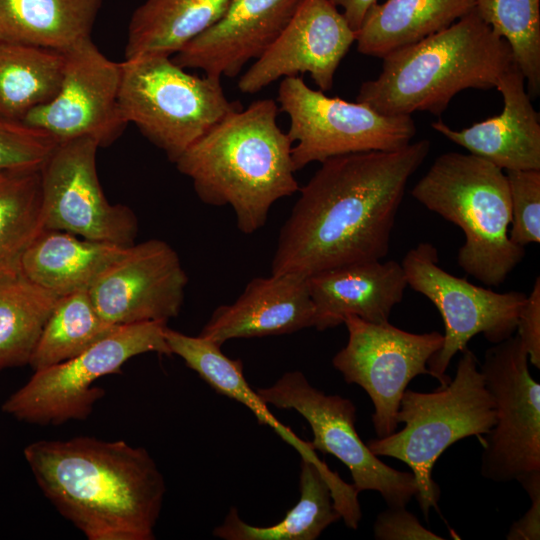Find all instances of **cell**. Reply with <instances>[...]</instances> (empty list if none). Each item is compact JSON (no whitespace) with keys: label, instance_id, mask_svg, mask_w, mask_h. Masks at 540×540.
<instances>
[{"label":"cell","instance_id":"e575fe53","mask_svg":"<svg viewBox=\"0 0 540 540\" xmlns=\"http://www.w3.org/2000/svg\"><path fill=\"white\" fill-rule=\"evenodd\" d=\"M376 540H443L444 538L425 528L404 507H388L380 512L373 525Z\"/></svg>","mask_w":540,"mask_h":540},{"label":"cell","instance_id":"7c38bea8","mask_svg":"<svg viewBox=\"0 0 540 540\" xmlns=\"http://www.w3.org/2000/svg\"><path fill=\"white\" fill-rule=\"evenodd\" d=\"M256 391L267 405L304 417L313 432L312 449L338 458L349 469L358 493L377 491L388 507H404L415 497L413 474L386 465L358 435L356 407L350 399L316 389L300 371L287 372L272 386Z\"/></svg>","mask_w":540,"mask_h":540},{"label":"cell","instance_id":"603a6c76","mask_svg":"<svg viewBox=\"0 0 540 540\" xmlns=\"http://www.w3.org/2000/svg\"><path fill=\"white\" fill-rule=\"evenodd\" d=\"M127 247L44 229L25 252L21 273L59 297L88 292Z\"/></svg>","mask_w":540,"mask_h":540},{"label":"cell","instance_id":"5bb4252c","mask_svg":"<svg viewBox=\"0 0 540 540\" xmlns=\"http://www.w3.org/2000/svg\"><path fill=\"white\" fill-rule=\"evenodd\" d=\"M98 148L89 138L56 143L40 168L44 229L130 246L138 221L128 206L107 200L97 175Z\"/></svg>","mask_w":540,"mask_h":540},{"label":"cell","instance_id":"f546056e","mask_svg":"<svg viewBox=\"0 0 540 540\" xmlns=\"http://www.w3.org/2000/svg\"><path fill=\"white\" fill-rule=\"evenodd\" d=\"M43 230L40 168L0 170V278L21 272L25 252Z\"/></svg>","mask_w":540,"mask_h":540},{"label":"cell","instance_id":"9c48e42d","mask_svg":"<svg viewBox=\"0 0 540 540\" xmlns=\"http://www.w3.org/2000/svg\"><path fill=\"white\" fill-rule=\"evenodd\" d=\"M277 103L290 118L287 132L297 170L340 155L392 151L405 147L417 132L411 115H386L362 102L328 97L300 76L280 82Z\"/></svg>","mask_w":540,"mask_h":540},{"label":"cell","instance_id":"ffe728a7","mask_svg":"<svg viewBox=\"0 0 540 540\" xmlns=\"http://www.w3.org/2000/svg\"><path fill=\"white\" fill-rule=\"evenodd\" d=\"M307 278L296 273L253 278L232 304L216 308L199 335L222 346L235 338L290 334L314 327Z\"/></svg>","mask_w":540,"mask_h":540},{"label":"cell","instance_id":"52a82bcc","mask_svg":"<svg viewBox=\"0 0 540 540\" xmlns=\"http://www.w3.org/2000/svg\"><path fill=\"white\" fill-rule=\"evenodd\" d=\"M119 107L125 122L175 163L242 105L226 97L221 79L190 74L169 56L146 55L121 62Z\"/></svg>","mask_w":540,"mask_h":540},{"label":"cell","instance_id":"4dcf8cb0","mask_svg":"<svg viewBox=\"0 0 540 540\" xmlns=\"http://www.w3.org/2000/svg\"><path fill=\"white\" fill-rule=\"evenodd\" d=\"M118 326L105 321L87 291L59 298L29 365L34 371L70 360Z\"/></svg>","mask_w":540,"mask_h":540},{"label":"cell","instance_id":"484cf974","mask_svg":"<svg viewBox=\"0 0 540 540\" xmlns=\"http://www.w3.org/2000/svg\"><path fill=\"white\" fill-rule=\"evenodd\" d=\"M229 0H146L132 14L125 59L171 57L214 25Z\"/></svg>","mask_w":540,"mask_h":540},{"label":"cell","instance_id":"30bf717a","mask_svg":"<svg viewBox=\"0 0 540 540\" xmlns=\"http://www.w3.org/2000/svg\"><path fill=\"white\" fill-rule=\"evenodd\" d=\"M528 362L514 334L488 348L480 365L496 410L493 427L481 438L480 474L493 482L520 483L540 473V384Z\"/></svg>","mask_w":540,"mask_h":540},{"label":"cell","instance_id":"f1b7e54d","mask_svg":"<svg viewBox=\"0 0 540 540\" xmlns=\"http://www.w3.org/2000/svg\"><path fill=\"white\" fill-rule=\"evenodd\" d=\"M59 298L21 272L0 278V370L29 364Z\"/></svg>","mask_w":540,"mask_h":540},{"label":"cell","instance_id":"ac0fdd59","mask_svg":"<svg viewBox=\"0 0 540 540\" xmlns=\"http://www.w3.org/2000/svg\"><path fill=\"white\" fill-rule=\"evenodd\" d=\"M304 0H229L222 17L173 55L178 66L234 78L273 44Z\"/></svg>","mask_w":540,"mask_h":540},{"label":"cell","instance_id":"7402d4cb","mask_svg":"<svg viewBox=\"0 0 540 540\" xmlns=\"http://www.w3.org/2000/svg\"><path fill=\"white\" fill-rule=\"evenodd\" d=\"M408 286L401 263L395 260L348 264L307 277L314 305V327L334 328L349 316L373 323L389 322L393 308Z\"/></svg>","mask_w":540,"mask_h":540},{"label":"cell","instance_id":"74e56055","mask_svg":"<svg viewBox=\"0 0 540 540\" xmlns=\"http://www.w3.org/2000/svg\"><path fill=\"white\" fill-rule=\"evenodd\" d=\"M336 7L343 9V15L356 32L369 9L377 0H330Z\"/></svg>","mask_w":540,"mask_h":540},{"label":"cell","instance_id":"4316f807","mask_svg":"<svg viewBox=\"0 0 540 540\" xmlns=\"http://www.w3.org/2000/svg\"><path fill=\"white\" fill-rule=\"evenodd\" d=\"M164 335L171 354L182 358L213 390L250 409L260 424L273 428L298 451L301 458L322 463L310 443L301 440L291 429L280 423L257 391L252 390L243 375L240 359L227 357L220 345L201 335L189 336L167 326Z\"/></svg>","mask_w":540,"mask_h":540},{"label":"cell","instance_id":"1f68e13d","mask_svg":"<svg viewBox=\"0 0 540 540\" xmlns=\"http://www.w3.org/2000/svg\"><path fill=\"white\" fill-rule=\"evenodd\" d=\"M475 10L504 39L531 98L540 93V0H474Z\"/></svg>","mask_w":540,"mask_h":540},{"label":"cell","instance_id":"d4e9b609","mask_svg":"<svg viewBox=\"0 0 540 540\" xmlns=\"http://www.w3.org/2000/svg\"><path fill=\"white\" fill-rule=\"evenodd\" d=\"M475 8L474 0H385L356 31L359 53L383 58L447 28Z\"/></svg>","mask_w":540,"mask_h":540},{"label":"cell","instance_id":"d6a6232c","mask_svg":"<svg viewBox=\"0 0 540 540\" xmlns=\"http://www.w3.org/2000/svg\"><path fill=\"white\" fill-rule=\"evenodd\" d=\"M511 209L510 240L521 247L540 242V170L505 171Z\"/></svg>","mask_w":540,"mask_h":540},{"label":"cell","instance_id":"4fadbf2b","mask_svg":"<svg viewBox=\"0 0 540 540\" xmlns=\"http://www.w3.org/2000/svg\"><path fill=\"white\" fill-rule=\"evenodd\" d=\"M343 323L348 341L332 364L348 384L360 386L370 397L377 438L389 436L397 429V412L410 381L430 375L427 364L442 347L443 334L411 333L389 322L373 323L353 315Z\"/></svg>","mask_w":540,"mask_h":540},{"label":"cell","instance_id":"8992f818","mask_svg":"<svg viewBox=\"0 0 540 540\" xmlns=\"http://www.w3.org/2000/svg\"><path fill=\"white\" fill-rule=\"evenodd\" d=\"M461 353L448 383L431 392L406 389L397 412L403 429L367 443L376 456L392 457L410 467L415 498L426 518L431 508L437 509L440 498L432 477L437 459L452 444L487 434L496 420L495 403L475 354L468 347Z\"/></svg>","mask_w":540,"mask_h":540},{"label":"cell","instance_id":"8fae6325","mask_svg":"<svg viewBox=\"0 0 540 540\" xmlns=\"http://www.w3.org/2000/svg\"><path fill=\"white\" fill-rule=\"evenodd\" d=\"M438 251L431 243H419L404 256L401 265L408 286L427 297L442 316L445 333L442 347L430 358V376L441 385L451 378L445 374L455 354L467 347L476 335L492 344L516 333L518 316L527 294L504 293L476 286L454 276L438 265Z\"/></svg>","mask_w":540,"mask_h":540},{"label":"cell","instance_id":"8d00e7d4","mask_svg":"<svg viewBox=\"0 0 540 540\" xmlns=\"http://www.w3.org/2000/svg\"><path fill=\"white\" fill-rule=\"evenodd\" d=\"M523 489L528 494L531 505L526 513L513 522L507 535V540H539L540 539V473L533 474L522 482Z\"/></svg>","mask_w":540,"mask_h":540},{"label":"cell","instance_id":"2e32d148","mask_svg":"<svg viewBox=\"0 0 540 540\" xmlns=\"http://www.w3.org/2000/svg\"><path fill=\"white\" fill-rule=\"evenodd\" d=\"M187 283L177 252L163 240L150 239L128 246L88 293L112 325L167 323L180 313Z\"/></svg>","mask_w":540,"mask_h":540},{"label":"cell","instance_id":"836d02e7","mask_svg":"<svg viewBox=\"0 0 540 540\" xmlns=\"http://www.w3.org/2000/svg\"><path fill=\"white\" fill-rule=\"evenodd\" d=\"M55 145L40 130L0 119V170L39 169Z\"/></svg>","mask_w":540,"mask_h":540},{"label":"cell","instance_id":"83f0119b","mask_svg":"<svg viewBox=\"0 0 540 540\" xmlns=\"http://www.w3.org/2000/svg\"><path fill=\"white\" fill-rule=\"evenodd\" d=\"M64 53L0 42V119L22 123L33 109L57 93Z\"/></svg>","mask_w":540,"mask_h":540},{"label":"cell","instance_id":"cb8c5ba5","mask_svg":"<svg viewBox=\"0 0 540 540\" xmlns=\"http://www.w3.org/2000/svg\"><path fill=\"white\" fill-rule=\"evenodd\" d=\"M102 0H0V42L65 52L91 38Z\"/></svg>","mask_w":540,"mask_h":540},{"label":"cell","instance_id":"3957f363","mask_svg":"<svg viewBox=\"0 0 540 540\" xmlns=\"http://www.w3.org/2000/svg\"><path fill=\"white\" fill-rule=\"evenodd\" d=\"M277 114L273 99L233 111L174 163L202 202L233 208L244 234L262 228L272 205L299 190L293 143L278 126Z\"/></svg>","mask_w":540,"mask_h":540},{"label":"cell","instance_id":"6da1fadb","mask_svg":"<svg viewBox=\"0 0 540 540\" xmlns=\"http://www.w3.org/2000/svg\"><path fill=\"white\" fill-rule=\"evenodd\" d=\"M421 139L392 151L323 161L303 186L280 229L271 274L309 277L332 268L382 260L389 251L407 183L430 151Z\"/></svg>","mask_w":540,"mask_h":540},{"label":"cell","instance_id":"7a4b0ae2","mask_svg":"<svg viewBox=\"0 0 540 540\" xmlns=\"http://www.w3.org/2000/svg\"><path fill=\"white\" fill-rule=\"evenodd\" d=\"M24 458L45 497L88 540H152L165 480L143 447L80 436L39 440Z\"/></svg>","mask_w":540,"mask_h":540},{"label":"cell","instance_id":"277c9868","mask_svg":"<svg viewBox=\"0 0 540 540\" xmlns=\"http://www.w3.org/2000/svg\"><path fill=\"white\" fill-rule=\"evenodd\" d=\"M382 59L381 73L362 83L356 100L386 115L427 111L439 116L465 89L496 88L515 63L508 43L475 8L447 28Z\"/></svg>","mask_w":540,"mask_h":540},{"label":"cell","instance_id":"e0dca14e","mask_svg":"<svg viewBox=\"0 0 540 540\" xmlns=\"http://www.w3.org/2000/svg\"><path fill=\"white\" fill-rule=\"evenodd\" d=\"M355 40L356 32L330 0H304L278 38L240 77L237 87L244 94H255L280 78L309 73L321 91H329Z\"/></svg>","mask_w":540,"mask_h":540},{"label":"cell","instance_id":"44dd1931","mask_svg":"<svg viewBox=\"0 0 540 540\" xmlns=\"http://www.w3.org/2000/svg\"><path fill=\"white\" fill-rule=\"evenodd\" d=\"M496 88L503 99L499 115L462 130H454L440 119L431 127L503 171L540 170V117L515 63L503 73Z\"/></svg>","mask_w":540,"mask_h":540},{"label":"cell","instance_id":"9a60e30c","mask_svg":"<svg viewBox=\"0 0 540 540\" xmlns=\"http://www.w3.org/2000/svg\"><path fill=\"white\" fill-rule=\"evenodd\" d=\"M62 53L65 63L57 93L28 113L22 124L56 143L89 138L106 147L127 125L119 107L121 63L108 59L91 38Z\"/></svg>","mask_w":540,"mask_h":540},{"label":"cell","instance_id":"d590c367","mask_svg":"<svg viewBox=\"0 0 540 540\" xmlns=\"http://www.w3.org/2000/svg\"><path fill=\"white\" fill-rule=\"evenodd\" d=\"M516 335L523 344L529 362L540 369V278L535 279L533 288L527 295L520 311Z\"/></svg>","mask_w":540,"mask_h":540},{"label":"cell","instance_id":"ba28073f","mask_svg":"<svg viewBox=\"0 0 540 540\" xmlns=\"http://www.w3.org/2000/svg\"><path fill=\"white\" fill-rule=\"evenodd\" d=\"M166 322L121 325L78 356L34 371L33 376L2 405V411L34 425H61L85 420L105 390L94 383L121 373L131 358L149 352L170 356Z\"/></svg>","mask_w":540,"mask_h":540},{"label":"cell","instance_id":"5b68a950","mask_svg":"<svg viewBox=\"0 0 540 540\" xmlns=\"http://www.w3.org/2000/svg\"><path fill=\"white\" fill-rule=\"evenodd\" d=\"M411 194L462 230L465 241L457 263L484 285L499 286L523 260L525 248L509 238L506 174L493 163L471 153L441 154Z\"/></svg>","mask_w":540,"mask_h":540},{"label":"cell","instance_id":"d6986e66","mask_svg":"<svg viewBox=\"0 0 540 540\" xmlns=\"http://www.w3.org/2000/svg\"><path fill=\"white\" fill-rule=\"evenodd\" d=\"M357 495L353 484L344 482L325 463L301 458L300 498L280 522L253 526L232 507L213 535L224 540H315L340 518L356 529L361 519Z\"/></svg>","mask_w":540,"mask_h":540}]
</instances>
